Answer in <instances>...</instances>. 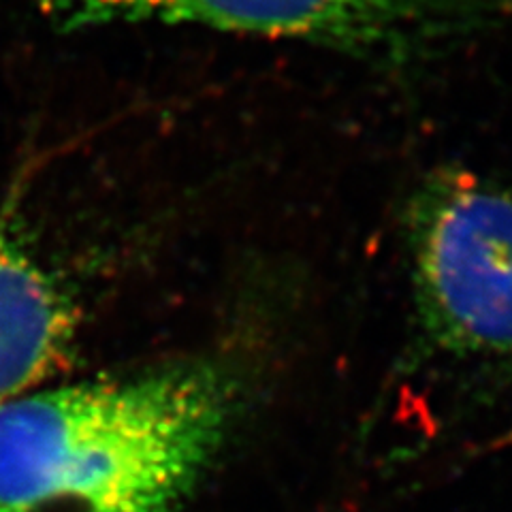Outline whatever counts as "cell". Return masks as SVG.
<instances>
[{
    "instance_id": "1",
    "label": "cell",
    "mask_w": 512,
    "mask_h": 512,
    "mask_svg": "<svg viewBox=\"0 0 512 512\" xmlns=\"http://www.w3.org/2000/svg\"><path fill=\"white\" fill-rule=\"evenodd\" d=\"M242 367L188 359L0 404V512H175L227 446Z\"/></svg>"
},
{
    "instance_id": "3",
    "label": "cell",
    "mask_w": 512,
    "mask_h": 512,
    "mask_svg": "<svg viewBox=\"0 0 512 512\" xmlns=\"http://www.w3.org/2000/svg\"><path fill=\"white\" fill-rule=\"evenodd\" d=\"M77 327L69 295L0 229V404L67 370Z\"/></svg>"
},
{
    "instance_id": "2",
    "label": "cell",
    "mask_w": 512,
    "mask_h": 512,
    "mask_svg": "<svg viewBox=\"0 0 512 512\" xmlns=\"http://www.w3.org/2000/svg\"><path fill=\"white\" fill-rule=\"evenodd\" d=\"M412 350L451 363L512 359V192L472 169L425 173L402 214Z\"/></svg>"
}]
</instances>
